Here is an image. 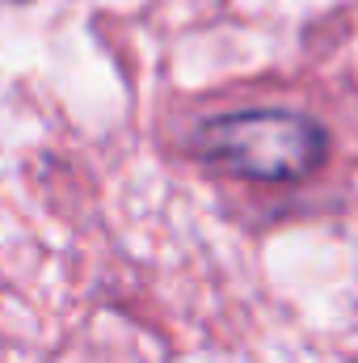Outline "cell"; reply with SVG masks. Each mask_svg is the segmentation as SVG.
<instances>
[{"instance_id": "obj_1", "label": "cell", "mask_w": 358, "mask_h": 363, "mask_svg": "<svg viewBox=\"0 0 358 363\" xmlns=\"http://www.w3.org/2000/svg\"><path fill=\"white\" fill-rule=\"evenodd\" d=\"M190 152L202 165H215L232 178L291 186L308 182L329 161V131L304 110L249 106L198 123L190 135Z\"/></svg>"}]
</instances>
